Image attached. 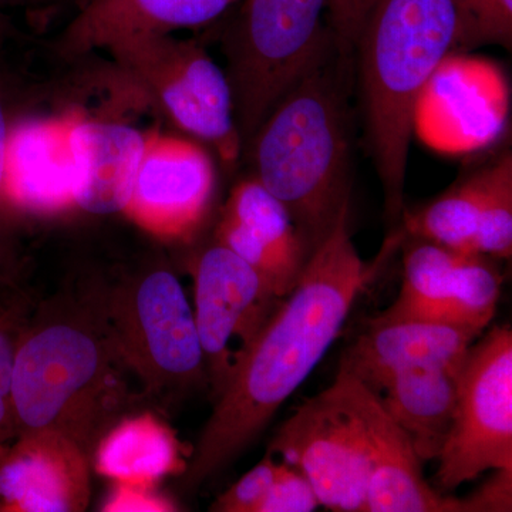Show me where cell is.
Listing matches in <instances>:
<instances>
[{
	"mask_svg": "<svg viewBox=\"0 0 512 512\" xmlns=\"http://www.w3.org/2000/svg\"><path fill=\"white\" fill-rule=\"evenodd\" d=\"M268 453L309 478L320 507L366 511L373 451L355 377L338 372L282 424Z\"/></svg>",
	"mask_w": 512,
	"mask_h": 512,
	"instance_id": "ba28073f",
	"label": "cell"
},
{
	"mask_svg": "<svg viewBox=\"0 0 512 512\" xmlns=\"http://www.w3.org/2000/svg\"><path fill=\"white\" fill-rule=\"evenodd\" d=\"M460 47L454 0H377L357 37L367 141L393 224L404 212L417 104L440 64Z\"/></svg>",
	"mask_w": 512,
	"mask_h": 512,
	"instance_id": "277c9868",
	"label": "cell"
},
{
	"mask_svg": "<svg viewBox=\"0 0 512 512\" xmlns=\"http://www.w3.org/2000/svg\"><path fill=\"white\" fill-rule=\"evenodd\" d=\"M22 32L16 28L15 22L10 18L9 13L0 9V55H5L9 46L16 45L23 40Z\"/></svg>",
	"mask_w": 512,
	"mask_h": 512,
	"instance_id": "836d02e7",
	"label": "cell"
},
{
	"mask_svg": "<svg viewBox=\"0 0 512 512\" xmlns=\"http://www.w3.org/2000/svg\"><path fill=\"white\" fill-rule=\"evenodd\" d=\"M188 463L175 431L150 412L128 413L101 437L92 468L116 484L154 488L158 481L184 474Z\"/></svg>",
	"mask_w": 512,
	"mask_h": 512,
	"instance_id": "ffe728a7",
	"label": "cell"
},
{
	"mask_svg": "<svg viewBox=\"0 0 512 512\" xmlns=\"http://www.w3.org/2000/svg\"><path fill=\"white\" fill-rule=\"evenodd\" d=\"M282 463L271 453L266 454L254 468L232 484L211 505L215 512H259L266 495L274 485Z\"/></svg>",
	"mask_w": 512,
	"mask_h": 512,
	"instance_id": "83f0119b",
	"label": "cell"
},
{
	"mask_svg": "<svg viewBox=\"0 0 512 512\" xmlns=\"http://www.w3.org/2000/svg\"><path fill=\"white\" fill-rule=\"evenodd\" d=\"M377 0H328V23L339 55L349 59L355 53L370 10Z\"/></svg>",
	"mask_w": 512,
	"mask_h": 512,
	"instance_id": "f546056e",
	"label": "cell"
},
{
	"mask_svg": "<svg viewBox=\"0 0 512 512\" xmlns=\"http://www.w3.org/2000/svg\"><path fill=\"white\" fill-rule=\"evenodd\" d=\"M104 50L175 126L208 144L225 167L238 164L244 148L227 73L198 40L141 35Z\"/></svg>",
	"mask_w": 512,
	"mask_h": 512,
	"instance_id": "52a82bcc",
	"label": "cell"
},
{
	"mask_svg": "<svg viewBox=\"0 0 512 512\" xmlns=\"http://www.w3.org/2000/svg\"><path fill=\"white\" fill-rule=\"evenodd\" d=\"M483 333L436 320L377 315L346 349L339 372L377 392L390 375L413 366H463Z\"/></svg>",
	"mask_w": 512,
	"mask_h": 512,
	"instance_id": "9a60e30c",
	"label": "cell"
},
{
	"mask_svg": "<svg viewBox=\"0 0 512 512\" xmlns=\"http://www.w3.org/2000/svg\"><path fill=\"white\" fill-rule=\"evenodd\" d=\"M214 239L252 266L278 298L292 291L311 255L284 204L254 175L229 192Z\"/></svg>",
	"mask_w": 512,
	"mask_h": 512,
	"instance_id": "4fadbf2b",
	"label": "cell"
},
{
	"mask_svg": "<svg viewBox=\"0 0 512 512\" xmlns=\"http://www.w3.org/2000/svg\"><path fill=\"white\" fill-rule=\"evenodd\" d=\"M474 251L494 259L512 254V156L504 154L488 167V184Z\"/></svg>",
	"mask_w": 512,
	"mask_h": 512,
	"instance_id": "d4e9b609",
	"label": "cell"
},
{
	"mask_svg": "<svg viewBox=\"0 0 512 512\" xmlns=\"http://www.w3.org/2000/svg\"><path fill=\"white\" fill-rule=\"evenodd\" d=\"M215 165L200 141L147 133L124 214L148 234L187 242L211 210Z\"/></svg>",
	"mask_w": 512,
	"mask_h": 512,
	"instance_id": "8fae6325",
	"label": "cell"
},
{
	"mask_svg": "<svg viewBox=\"0 0 512 512\" xmlns=\"http://www.w3.org/2000/svg\"><path fill=\"white\" fill-rule=\"evenodd\" d=\"M33 93L28 82L0 55V285H19L23 259L19 252V215L5 191V158L10 128L29 110Z\"/></svg>",
	"mask_w": 512,
	"mask_h": 512,
	"instance_id": "603a6c76",
	"label": "cell"
},
{
	"mask_svg": "<svg viewBox=\"0 0 512 512\" xmlns=\"http://www.w3.org/2000/svg\"><path fill=\"white\" fill-rule=\"evenodd\" d=\"M128 375L92 293L83 302L33 308L12 372L13 439L55 430L92 457L106 431L131 412Z\"/></svg>",
	"mask_w": 512,
	"mask_h": 512,
	"instance_id": "7a4b0ae2",
	"label": "cell"
},
{
	"mask_svg": "<svg viewBox=\"0 0 512 512\" xmlns=\"http://www.w3.org/2000/svg\"><path fill=\"white\" fill-rule=\"evenodd\" d=\"M488 184V167L440 195L419 211L404 210V237L426 239L458 252H474V241Z\"/></svg>",
	"mask_w": 512,
	"mask_h": 512,
	"instance_id": "7402d4cb",
	"label": "cell"
},
{
	"mask_svg": "<svg viewBox=\"0 0 512 512\" xmlns=\"http://www.w3.org/2000/svg\"><path fill=\"white\" fill-rule=\"evenodd\" d=\"M511 490L512 470H497L473 497L464 498V511H511Z\"/></svg>",
	"mask_w": 512,
	"mask_h": 512,
	"instance_id": "1f68e13d",
	"label": "cell"
},
{
	"mask_svg": "<svg viewBox=\"0 0 512 512\" xmlns=\"http://www.w3.org/2000/svg\"><path fill=\"white\" fill-rule=\"evenodd\" d=\"M147 134L119 120L76 113L70 146L76 164L74 204L90 214L124 212Z\"/></svg>",
	"mask_w": 512,
	"mask_h": 512,
	"instance_id": "e0dca14e",
	"label": "cell"
},
{
	"mask_svg": "<svg viewBox=\"0 0 512 512\" xmlns=\"http://www.w3.org/2000/svg\"><path fill=\"white\" fill-rule=\"evenodd\" d=\"M463 254L426 239L410 238L403 255L402 288L382 315L447 323Z\"/></svg>",
	"mask_w": 512,
	"mask_h": 512,
	"instance_id": "44dd1931",
	"label": "cell"
},
{
	"mask_svg": "<svg viewBox=\"0 0 512 512\" xmlns=\"http://www.w3.org/2000/svg\"><path fill=\"white\" fill-rule=\"evenodd\" d=\"M191 274L192 311L215 400L282 298L244 259L215 241L194 259Z\"/></svg>",
	"mask_w": 512,
	"mask_h": 512,
	"instance_id": "30bf717a",
	"label": "cell"
},
{
	"mask_svg": "<svg viewBox=\"0 0 512 512\" xmlns=\"http://www.w3.org/2000/svg\"><path fill=\"white\" fill-rule=\"evenodd\" d=\"M63 0H0V9L9 12V10H23L28 15L36 16L46 12V10L55 8Z\"/></svg>",
	"mask_w": 512,
	"mask_h": 512,
	"instance_id": "d6a6232c",
	"label": "cell"
},
{
	"mask_svg": "<svg viewBox=\"0 0 512 512\" xmlns=\"http://www.w3.org/2000/svg\"><path fill=\"white\" fill-rule=\"evenodd\" d=\"M437 478L456 490L488 470H512V330L493 326L468 350Z\"/></svg>",
	"mask_w": 512,
	"mask_h": 512,
	"instance_id": "9c48e42d",
	"label": "cell"
},
{
	"mask_svg": "<svg viewBox=\"0 0 512 512\" xmlns=\"http://www.w3.org/2000/svg\"><path fill=\"white\" fill-rule=\"evenodd\" d=\"M463 366L407 367L387 377L376 392L383 409L409 437L421 463L437 460L446 444Z\"/></svg>",
	"mask_w": 512,
	"mask_h": 512,
	"instance_id": "d6986e66",
	"label": "cell"
},
{
	"mask_svg": "<svg viewBox=\"0 0 512 512\" xmlns=\"http://www.w3.org/2000/svg\"><path fill=\"white\" fill-rule=\"evenodd\" d=\"M345 59L338 49L295 84L245 147L254 177L284 204L309 252L350 205Z\"/></svg>",
	"mask_w": 512,
	"mask_h": 512,
	"instance_id": "3957f363",
	"label": "cell"
},
{
	"mask_svg": "<svg viewBox=\"0 0 512 512\" xmlns=\"http://www.w3.org/2000/svg\"><path fill=\"white\" fill-rule=\"evenodd\" d=\"M76 111L62 116L20 114L10 128L5 191L22 215H55L76 208V164L70 146Z\"/></svg>",
	"mask_w": 512,
	"mask_h": 512,
	"instance_id": "5bb4252c",
	"label": "cell"
},
{
	"mask_svg": "<svg viewBox=\"0 0 512 512\" xmlns=\"http://www.w3.org/2000/svg\"><path fill=\"white\" fill-rule=\"evenodd\" d=\"M90 293L144 394L165 403L207 386L194 311L170 269H143Z\"/></svg>",
	"mask_w": 512,
	"mask_h": 512,
	"instance_id": "8992f818",
	"label": "cell"
},
{
	"mask_svg": "<svg viewBox=\"0 0 512 512\" xmlns=\"http://www.w3.org/2000/svg\"><path fill=\"white\" fill-rule=\"evenodd\" d=\"M319 507L318 494L309 478L282 461L281 471L259 512H312Z\"/></svg>",
	"mask_w": 512,
	"mask_h": 512,
	"instance_id": "f1b7e54d",
	"label": "cell"
},
{
	"mask_svg": "<svg viewBox=\"0 0 512 512\" xmlns=\"http://www.w3.org/2000/svg\"><path fill=\"white\" fill-rule=\"evenodd\" d=\"M175 504L154 493V488L116 484L103 511H174Z\"/></svg>",
	"mask_w": 512,
	"mask_h": 512,
	"instance_id": "4dcf8cb0",
	"label": "cell"
},
{
	"mask_svg": "<svg viewBox=\"0 0 512 512\" xmlns=\"http://www.w3.org/2000/svg\"><path fill=\"white\" fill-rule=\"evenodd\" d=\"M461 18V47L498 45L511 49L512 0H454Z\"/></svg>",
	"mask_w": 512,
	"mask_h": 512,
	"instance_id": "4316f807",
	"label": "cell"
},
{
	"mask_svg": "<svg viewBox=\"0 0 512 512\" xmlns=\"http://www.w3.org/2000/svg\"><path fill=\"white\" fill-rule=\"evenodd\" d=\"M32 299L20 285H0V448L13 440L12 372L22 330L32 313Z\"/></svg>",
	"mask_w": 512,
	"mask_h": 512,
	"instance_id": "484cf974",
	"label": "cell"
},
{
	"mask_svg": "<svg viewBox=\"0 0 512 512\" xmlns=\"http://www.w3.org/2000/svg\"><path fill=\"white\" fill-rule=\"evenodd\" d=\"M90 471L92 457L59 431L20 434L0 448V510L86 511Z\"/></svg>",
	"mask_w": 512,
	"mask_h": 512,
	"instance_id": "7c38bea8",
	"label": "cell"
},
{
	"mask_svg": "<svg viewBox=\"0 0 512 512\" xmlns=\"http://www.w3.org/2000/svg\"><path fill=\"white\" fill-rule=\"evenodd\" d=\"M237 6L222 52L245 150L282 97L338 47L325 25L328 0H241Z\"/></svg>",
	"mask_w": 512,
	"mask_h": 512,
	"instance_id": "5b68a950",
	"label": "cell"
},
{
	"mask_svg": "<svg viewBox=\"0 0 512 512\" xmlns=\"http://www.w3.org/2000/svg\"><path fill=\"white\" fill-rule=\"evenodd\" d=\"M349 211L346 207L340 212L329 234L313 249L298 282L266 319L215 399L183 474L185 487H200L264 433L338 339L357 298L403 244V232H394L382 252L365 261L350 235Z\"/></svg>",
	"mask_w": 512,
	"mask_h": 512,
	"instance_id": "6da1fadb",
	"label": "cell"
},
{
	"mask_svg": "<svg viewBox=\"0 0 512 512\" xmlns=\"http://www.w3.org/2000/svg\"><path fill=\"white\" fill-rule=\"evenodd\" d=\"M359 396L373 451L366 512H466L463 500L444 497L427 484L409 437L377 394L359 382Z\"/></svg>",
	"mask_w": 512,
	"mask_h": 512,
	"instance_id": "ac0fdd59",
	"label": "cell"
},
{
	"mask_svg": "<svg viewBox=\"0 0 512 512\" xmlns=\"http://www.w3.org/2000/svg\"><path fill=\"white\" fill-rule=\"evenodd\" d=\"M503 276L495 259L464 252L448 305L447 323L484 333L497 311Z\"/></svg>",
	"mask_w": 512,
	"mask_h": 512,
	"instance_id": "cb8c5ba5",
	"label": "cell"
},
{
	"mask_svg": "<svg viewBox=\"0 0 512 512\" xmlns=\"http://www.w3.org/2000/svg\"><path fill=\"white\" fill-rule=\"evenodd\" d=\"M241 0H83L55 40L57 55L79 59L126 37L174 35L220 20Z\"/></svg>",
	"mask_w": 512,
	"mask_h": 512,
	"instance_id": "2e32d148",
	"label": "cell"
}]
</instances>
